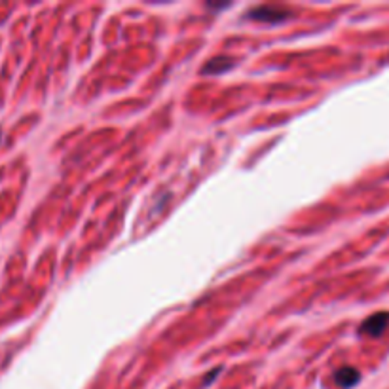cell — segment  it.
<instances>
[{"label":"cell","instance_id":"4","mask_svg":"<svg viewBox=\"0 0 389 389\" xmlns=\"http://www.w3.org/2000/svg\"><path fill=\"white\" fill-rule=\"evenodd\" d=\"M234 67V63L230 61V59H224V58H217L213 59V61H209L207 63V67L204 69V72H211V74H218V72H224V70H228Z\"/></svg>","mask_w":389,"mask_h":389},{"label":"cell","instance_id":"2","mask_svg":"<svg viewBox=\"0 0 389 389\" xmlns=\"http://www.w3.org/2000/svg\"><path fill=\"white\" fill-rule=\"evenodd\" d=\"M388 323V313H376V315H372V317H369V319L364 321L363 327H361V332L369 334V336H378V334H382V332L385 331Z\"/></svg>","mask_w":389,"mask_h":389},{"label":"cell","instance_id":"3","mask_svg":"<svg viewBox=\"0 0 389 389\" xmlns=\"http://www.w3.org/2000/svg\"><path fill=\"white\" fill-rule=\"evenodd\" d=\"M334 382L338 383L340 388H353L359 382V372L353 367H344L334 374Z\"/></svg>","mask_w":389,"mask_h":389},{"label":"cell","instance_id":"1","mask_svg":"<svg viewBox=\"0 0 389 389\" xmlns=\"http://www.w3.org/2000/svg\"><path fill=\"white\" fill-rule=\"evenodd\" d=\"M287 10H281L275 6H261L251 10L249 18L256 21H266V23H281L287 20Z\"/></svg>","mask_w":389,"mask_h":389}]
</instances>
